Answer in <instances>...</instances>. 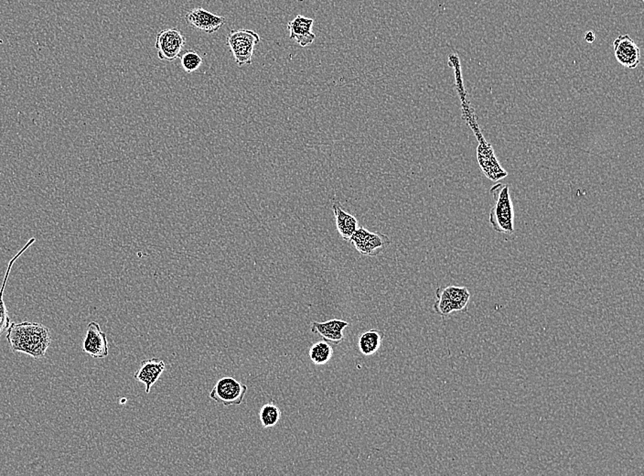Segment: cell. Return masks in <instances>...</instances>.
Wrapping results in <instances>:
<instances>
[{
    "label": "cell",
    "instance_id": "cell-1",
    "mask_svg": "<svg viewBox=\"0 0 644 476\" xmlns=\"http://www.w3.org/2000/svg\"><path fill=\"white\" fill-rule=\"evenodd\" d=\"M7 340L12 351L41 359L50 347L51 336L50 329L44 324L22 321L11 323L7 330Z\"/></svg>",
    "mask_w": 644,
    "mask_h": 476
},
{
    "label": "cell",
    "instance_id": "cell-2",
    "mask_svg": "<svg viewBox=\"0 0 644 476\" xmlns=\"http://www.w3.org/2000/svg\"><path fill=\"white\" fill-rule=\"evenodd\" d=\"M494 205L490 212V224L494 231L506 235L515 232V212L507 184H496L491 188Z\"/></svg>",
    "mask_w": 644,
    "mask_h": 476
},
{
    "label": "cell",
    "instance_id": "cell-3",
    "mask_svg": "<svg viewBox=\"0 0 644 476\" xmlns=\"http://www.w3.org/2000/svg\"><path fill=\"white\" fill-rule=\"evenodd\" d=\"M260 42V36L252 30H231L226 37V44L239 67L250 65L255 48Z\"/></svg>",
    "mask_w": 644,
    "mask_h": 476
},
{
    "label": "cell",
    "instance_id": "cell-4",
    "mask_svg": "<svg viewBox=\"0 0 644 476\" xmlns=\"http://www.w3.org/2000/svg\"><path fill=\"white\" fill-rule=\"evenodd\" d=\"M186 38L181 30L171 28L160 30L156 36L155 48L160 60L173 62L180 58Z\"/></svg>",
    "mask_w": 644,
    "mask_h": 476
},
{
    "label": "cell",
    "instance_id": "cell-5",
    "mask_svg": "<svg viewBox=\"0 0 644 476\" xmlns=\"http://www.w3.org/2000/svg\"><path fill=\"white\" fill-rule=\"evenodd\" d=\"M355 250L364 257H378L391 245V239L380 233L370 232L364 227L354 232L350 239Z\"/></svg>",
    "mask_w": 644,
    "mask_h": 476
},
{
    "label": "cell",
    "instance_id": "cell-6",
    "mask_svg": "<svg viewBox=\"0 0 644 476\" xmlns=\"http://www.w3.org/2000/svg\"><path fill=\"white\" fill-rule=\"evenodd\" d=\"M247 392V387L245 385L235 378L226 377L219 379L210 393V398L218 404L230 407L241 404Z\"/></svg>",
    "mask_w": 644,
    "mask_h": 476
},
{
    "label": "cell",
    "instance_id": "cell-7",
    "mask_svg": "<svg viewBox=\"0 0 644 476\" xmlns=\"http://www.w3.org/2000/svg\"><path fill=\"white\" fill-rule=\"evenodd\" d=\"M449 65L454 69L456 89H457L458 98L461 99L463 117L473 132L478 131L479 127L478 123H477L473 109L470 108L469 100H468L467 91L465 89L463 72H461L460 58H458L457 54L452 53L449 56Z\"/></svg>",
    "mask_w": 644,
    "mask_h": 476
},
{
    "label": "cell",
    "instance_id": "cell-8",
    "mask_svg": "<svg viewBox=\"0 0 644 476\" xmlns=\"http://www.w3.org/2000/svg\"><path fill=\"white\" fill-rule=\"evenodd\" d=\"M83 350L95 359H103L108 356V338L96 321H91L87 326Z\"/></svg>",
    "mask_w": 644,
    "mask_h": 476
},
{
    "label": "cell",
    "instance_id": "cell-9",
    "mask_svg": "<svg viewBox=\"0 0 644 476\" xmlns=\"http://www.w3.org/2000/svg\"><path fill=\"white\" fill-rule=\"evenodd\" d=\"M615 58L619 65L635 69L640 63V50L630 35H621L613 41Z\"/></svg>",
    "mask_w": 644,
    "mask_h": 476
},
{
    "label": "cell",
    "instance_id": "cell-10",
    "mask_svg": "<svg viewBox=\"0 0 644 476\" xmlns=\"http://www.w3.org/2000/svg\"><path fill=\"white\" fill-rule=\"evenodd\" d=\"M185 20L189 25L208 34L218 32L226 21V18L212 13L202 8H196L188 11L185 15Z\"/></svg>",
    "mask_w": 644,
    "mask_h": 476
},
{
    "label": "cell",
    "instance_id": "cell-11",
    "mask_svg": "<svg viewBox=\"0 0 644 476\" xmlns=\"http://www.w3.org/2000/svg\"><path fill=\"white\" fill-rule=\"evenodd\" d=\"M349 326L348 321L333 319L325 323H318L313 321L311 323V332L315 335H321L324 341L330 344L339 345L344 341V335L343 330Z\"/></svg>",
    "mask_w": 644,
    "mask_h": 476
},
{
    "label": "cell",
    "instance_id": "cell-12",
    "mask_svg": "<svg viewBox=\"0 0 644 476\" xmlns=\"http://www.w3.org/2000/svg\"><path fill=\"white\" fill-rule=\"evenodd\" d=\"M166 364L162 360L151 359L142 361L141 368L134 374V378L146 386V393L150 394L152 386L165 371Z\"/></svg>",
    "mask_w": 644,
    "mask_h": 476
},
{
    "label": "cell",
    "instance_id": "cell-13",
    "mask_svg": "<svg viewBox=\"0 0 644 476\" xmlns=\"http://www.w3.org/2000/svg\"><path fill=\"white\" fill-rule=\"evenodd\" d=\"M314 20L297 15L293 20L288 24L290 32V39L296 41L302 47H307L314 42L316 35L311 32Z\"/></svg>",
    "mask_w": 644,
    "mask_h": 476
},
{
    "label": "cell",
    "instance_id": "cell-14",
    "mask_svg": "<svg viewBox=\"0 0 644 476\" xmlns=\"http://www.w3.org/2000/svg\"><path fill=\"white\" fill-rule=\"evenodd\" d=\"M333 210L335 217L336 229L343 240L350 241L352 236L359 229V223L354 215L348 213L339 202L333 201Z\"/></svg>",
    "mask_w": 644,
    "mask_h": 476
},
{
    "label": "cell",
    "instance_id": "cell-15",
    "mask_svg": "<svg viewBox=\"0 0 644 476\" xmlns=\"http://www.w3.org/2000/svg\"><path fill=\"white\" fill-rule=\"evenodd\" d=\"M35 241V238H30V240L27 242V244L21 248L19 252L12 257L10 263H8L7 271H6L4 280H3L1 289H0V336H1L11 326V317L10 315H8L7 306L5 304L4 292L6 286H7L8 277H10L11 275L12 266H13L15 262H17L21 255L25 253V251L29 250V247L34 244Z\"/></svg>",
    "mask_w": 644,
    "mask_h": 476
},
{
    "label": "cell",
    "instance_id": "cell-16",
    "mask_svg": "<svg viewBox=\"0 0 644 476\" xmlns=\"http://www.w3.org/2000/svg\"><path fill=\"white\" fill-rule=\"evenodd\" d=\"M384 333L379 330H370L363 333L359 339V349L363 356H369L375 354L381 347Z\"/></svg>",
    "mask_w": 644,
    "mask_h": 476
},
{
    "label": "cell",
    "instance_id": "cell-17",
    "mask_svg": "<svg viewBox=\"0 0 644 476\" xmlns=\"http://www.w3.org/2000/svg\"><path fill=\"white\" fill-rule=\"evenodd\" d=\"M333 356V348L326 341L317 342L309 349V357L316 366L326 365Z\"/></svg>",
    "mask_w": 644,
    "mask_h": 476
},
{
    "label": "cell",
    "instance_id": "cell-18",
    "mask_svg": "<svg viewBox=\"0 0 644 476\" xmlns=\"http://www.w3.org/2000/svg\"><path fill=\"white\" fill-rule=\"evenodd\" d=\"M446 295L453 304L454 311H460L467 307L470 302V294L469 290L465 287L449 286L443 288Z\"/></svg>",
    "mask_w": 644,
    "mask_h": 476
},
{
    "label": "cell",
    "instance_id": "cell-19",
    "mask_svg": "<svg viewBox=\"0 0 644 476\" xmlns=\"http://www.w3.org/2000/svg\"><path fill=\"white\" fill-rule=\"evenodd\" d=\"M259 418L264 427H275L281 418V409L273 403H267L261 408Z\"/></svg>",
    "mask_w": 644,
    "mask_h": 476
},
{
    "label": "cell",
    "instance_id": "cell-20",
    "mask_svg": "<svg viewBox=\"0 0 644 476\" xmlns=\"http://www.w3.org/2000/svg\"><path fill=\"white\" fill-rule=\"evenodd\" d=\"M182 69L188 74L196 72L203 63L202 57L196 51L187 50L180 56Z\"/></svg>",
    "mask_w": 644,
    "mask_h": 476
},
{
    "label": "cell",
    "instance_id": "cell-21",
    "mask_svg": "<svg viewBox=\"0 0 644 476\" xmlns=\"http://www.w3.org/2000/svg\"><path fill=\"white\" fill-rule=\"evenodd\" d=\"M436 295L437 300L435 303H434V310H435L437 314H439L440 316L445 317L455 311L453 304H452L451 300H449L448 295H446L443 288H439V289L437 290Z\"/></svg>",
    "mask_w": 644,
    "mask_h": 476
},
{
    "label": "cell",
    "instance_id": "cell-22",
    "mask_svg": "<svg viewBox=\"0 0 644 476\" xmlns=\"http://www.w3.org/2000/svg\"><path fill=\"white\" fill-rule=\"evenodd\" d=\"M595 39H596V36H595V33L593 32H588L586 33L585 41H587L588 44H592V42H594Z\"/></svg>",
    "mask_w": 644,
    "mask_h": 476
},
{
    "label": "cell",
    "instance_id": "cell-23",
    "mask_svg": "<svg viewBox=\"0 0 644 476\" xmlns=\"http://www.w3.org/2000/svg\"><path fill=\"white\" fill-rule=\"evenodd\" d=\"M642 1H643V0H642Z\"/></svg>",
    "mask_w": 644,
    "mask_h": 476
}]
</instances>
